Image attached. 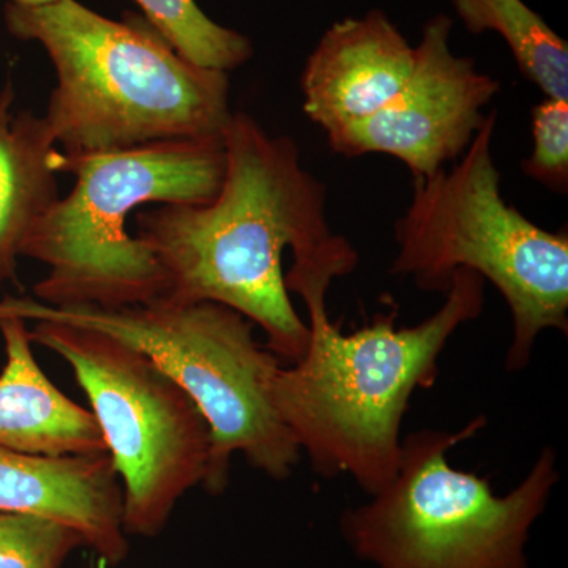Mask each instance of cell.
I'll use <instances>...</instances> for the list:
<instances>
[{"mask_svg":"<svg viewBox=\"0 0 568 568\" xmlns=\"http://www.w3.org/2000/svg\"><path fill=\"white\" fill-rule=\"evenodd\" d=\"M357 264L343 235L293 253L284 284L308 312V345L295 364L276 368L271 398L316 474L349 476L373 496L395 476L410 398L435 386L448 339L484 312L487 282L459 268L443 306L420 324L396 327L392 306L345 334L328 316L327 293Z\"/></svg>","mask_w":568,"mask_h":568,"instance_id":"6da1fadb","label":"cell"},{"mask_svg":"<svg viewBox=\"0 0 568 568\" xmlns=\"http://www.w3.org/2000/svg\"><path fill=\"white\" fill-rule=\"evenodd\" d=\"M226 168L204 204H163L136 212V237L166 276L163 301L213 302L263 328L268 349L295 364L308 325L284 284L283 254L334 235L325 186L306 171L290 136H272L245 112L223 133Z\"/></svg>","mask_w":568,"mask_h":568,"instance_id":"7a4b0ae2","label":"cell"},{"mask_svg":"<svg viewBox=\"0 0 568 568\" xmlns=\"http://www.w3.org/2000/svg\"><path fill=\"white\" fill-rule=\"evenodd\" d=\"M3 20L54 65L58 84L43 118L63 155L219 140L233 118L227 73L185 61L134 14L114 21L78 0H52L9 2Z\"/></svg>","mask_w":568,"mask_h":568,"instance_id":"3957f363","label":"cell"},{"mask_svg":"<svg viewBox=\"0 0 568 568\" xmlns=\"http://www.w3.org/2000/svg\"><path fill=\"white\" fill-rule=\"evenodd\" d=\"M224 168L223 138L63 155L61 173L74 175L73 189L41 216L21 248L22 257L48 265L33 286L36 301L121 308L162 298L166 276L148 245L129 233L130 216L145 204L209 203Z\"/></svg>","mask_w":568,"mask_h":568,"instance_id":"277c9868","label":"cell"},{"mask_svg":"<svg viewBox=\"0 0 568 568\" xmlns=\"http://www.w3.org/2000/svg\"><path fill=\"white\" fill-rule=\"evenodd\" d=\"M495 129L491 111L457 164L414 179L413 200L395 224L390 272L425 293L446 294L459 268L491 283L510 312L506 368L515 373L529 365L541 332L567 336L568 234L549 233L504 200Z\"/></svg>","mask_w":568,"mask_h":568,"instance_id":"5b68a950","label":"cell"},{"mask_svg":"<svg viewBox=\"0 0 568 568\" xmlns=\"http://www.w3.org/2000/svg\"><path fill=\"white\" fill-rule=\"evenodd\" d=\"M0 317L91 328L148 355L192 396L211 425V465L203 485L211 495H222L230 484L234 455L278 481L301 463V447L272 405L280 358L256 342L252 321L227 306L159 298L100 308L7 297L0 302Z\"/></svg>","mask_w":568,"mask_h":568,"instance_id":"8992f818","label":"cell"},{"mask_svg":"<svg viewBox=\"0 0 568 568\" xmlns=\"http://www.w3.org/2000/svg\"><path fill=\"white\" fill-rule=\"evenodd\" d=\"M485 426L478 416L458 432L425 428L402 440L394 478L339 519L355 558L375 568H529L526 548L558 485V455L541 448L517 487L496 495L488 477L448 459Z\"/></svg>","mask_w":568,"mask_h":568,"instance_id":"52a82bcc","label":"cell"},{"mask_svg":"<svg viewBox=\"0 0 568 568\" xmlns=\"http://www.w3.org/2000/svg\"><path fill=\"white\" fill-rule=\"evenodd\" d=\"M29 332L69 364L88 396L121 478L126 536H160L179 500L207 478L212 429L200 406L122 339L47 321Z\"/></svg>","mask_w":568,"mask_h":568,"instance_id":"ba28073f","label":"cell"},{"mask_svg":"<svg viewBox=\"0 0 568 568\" xmlns=\"http://www.w3.org/2000/svg\"><path fill=\"white\" fill-rule=\"evenodd\" d=\"M452 28L446 14L426 22L405 85L375 114L328 132L332 151L394 156L414 179L432 178L467 151L500 84L452 51Z\"/></svg>","mask_w":568,"mask_h":568,"instance_id":"9c48e42d","label":"cell"},{"mask_svg":"<svg viewBox=\"0 0 568 568\" xmlns=\"http://www.w3.org/2000/svg\"><path fill=\"white\" fill-rule=\"evenodd\" d=\"M0 511L70 526L110 566L129 556L121 478L108 452L47 457L0 447Z\"/></svg>","mask_w":568,"mask_h":568,"instance_id":"30bf717a","label":"cell"},{"mask_svg":"<svg viewBox=\"0 0 568 568\" xmlns=\"http://www.w3.org/2000/svg\"><path fill=\"white\" fill-rule=\"evenodd\" d=\"M414 61L416 47L381 10L335 22L302 73L306 118L328 133L375 114L405 85Z\"/></svg>","mask_w":568,"mask_h":568,"instance_id":"8fae6325","label":"cell"},{"mask_svg":"<svg viewBox=\"0 0 568 568\" xmlns=\"http://www.w3.org/2000/svg\"><path fill=\"white\" fill-rule=\"evenodd\" d=\"M0 334L7 354L0 373V447L47 457L108 452L91 410L41 369L26 321L0 317Z\"/></svg>","mask_w":568,"mask_h":568,"instance_id":"7c38bea8","label":"cell"},{"mask_svg":"<svg viewBox=\"0 0 568 568\" xmlns=\"http://www.w3.org/2000/svg\"><path fill=\"white\" fill-rule=\"evenodd\" d=\"M13 103L9 81L0 89V284L18 283L22 244L59 200L63 159L44 118Z\"/></svg>","mask_w":568,"mask_h":568,"instance_id":"4fadbf2b","label":"cell"},{"mask_svg":"<svg viewBox=\"0 0 568 568\" xmlns=\"http://www.w3.org/2000/svg\"><path fill=\"white\" fill-rule=\"evenodd\" d=\"M467 31L497 32L547 99L568 102V44L523 0H454Z\"/></svg>","mask_w":568,"mask_h":568,"instance_id":"5bb4252c","label":"cell"},{"mask_svg":"<svg viewBox=\"0 0 568 568\" xmlns=\"http://www.w3.org/2000/svg\"><path fill=\"white\" fill-rule=\"evenodd\" d=\"M145 21L179 55L201 69H239L253 55L252 41L212 21L196 0H136Z\"/></svg>","mask_w":568,"mask_h":568,"instance_id":"9a60e30c","label":"cell"},{"mask_svg":"<svg viewBox=\"0 0 568 568\" xmlns=\"http://www.w3.org/2000/svg\"><path fill=\"white\" fill-rule=\"evenodd\" d=\"M84 538L70 526L36 515L0 511V568H62Z\"/></svg>","mask_w":568,"mask_h":568,"instance_id":"2e32d148","label":"cell"},{"mask_svg":"<svg viewBox=\"0 0 568 568\" xmlns=\"http://www.w3.org/2000/svg\"><path fill=\"white\" fill-rule=\"evenodd\" d=\"M532 153L521 163L523 173L548 190L568 189V102L545 99L532 110Z\"/></svg>","mask_w":568,"mask_h":568,"instance_id":"e0dca14e","label":"cell"},{"mask_svg":"<svg viewBox=\"0 0 568 568\" xmlns=\"http://www.w3.org/2000/svg\"><path fill=\"white\" fill-rule=\"evenodd\" d=\"M10 2L22 3V6H41V3L52 2V0H10Z\"/></svg>","mask_w":568,"mask_h":568,"instance_id":"ac0fdd59","label":"cell"},{"mask_svg":"<svg viewBox=\"0 0 568 568\" xmlns=\"http://www.w3.org/2000/svg\"><path fill=\"white\" fill-rule=\"evenodd\" d=\"M93 568H110V564H108V560L99 558V560H97V566Z\"/></svg>","mask_w":568,"mask_h":568,"instance_id":"d6986e66","label":"cell"}]
</instances>
